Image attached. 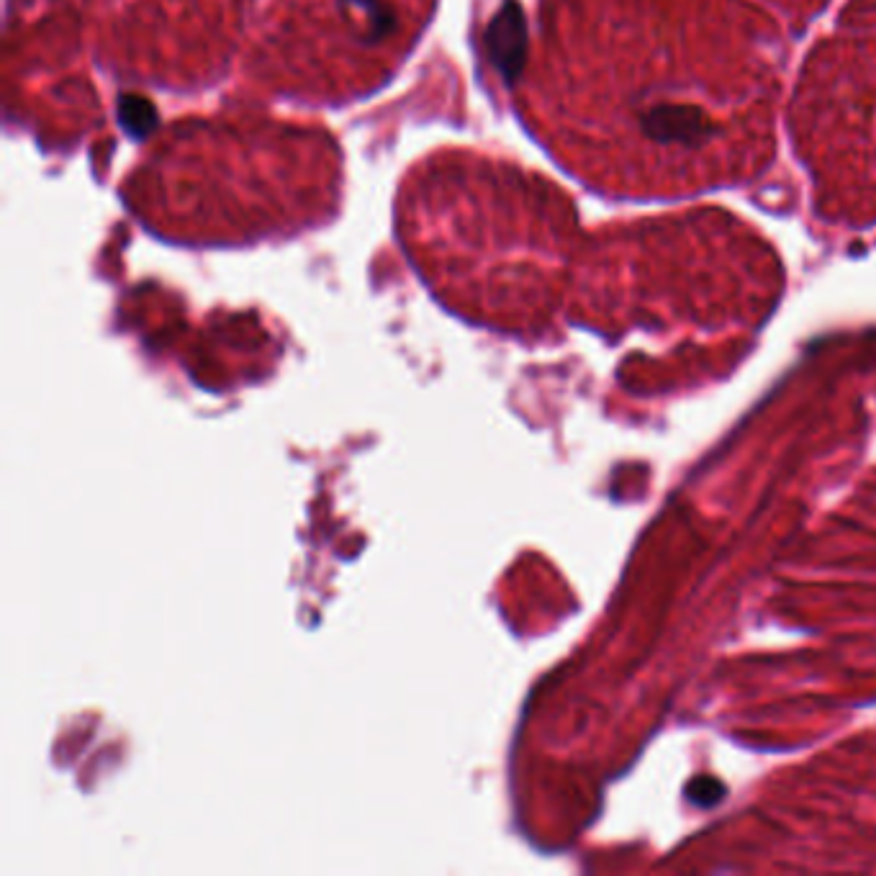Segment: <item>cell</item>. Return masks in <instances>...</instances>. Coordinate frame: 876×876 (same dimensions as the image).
Here are the masks:
<instances>
[{
	"mask_svg": "<svg viewBox=\"0 0 876 876\" xmlns=\"http://www.w3.org/2000/svg\"><path fill=\"white\" fill-rule=\"evenodd\" d=\"M640 127L648 140L655 144H686V147H697L718 134L702 108L678 104H659L648 108L640 114Z\"/></svg>",
	"mask_w": 876,
	"mask_h": 876,
	"instance_id": "obj_1",
	"label": "cell"
},
{
	"mask_svg": "<svg viewBox=\"0 0 876 876\" xmlns=\"http://www.w3.org/2000/svg\"><path fill=\"white\" fill-rule=\"evenodd\" d=\"M492 49L501 72H507V75L512 78L517 68L522 64L524 55V24L517 5H507V9L499 13V19H496L492 32Z\"/></svg>",
	"mask_w": 876,
	"mask_h": 876,
	"instance_id": "obj_2",
	"label": "cell"
},
{
	"mask_svg": "<svg viewBox=\"0 0 876 876\" xmlns=\"http://www.w3.org/2000/svg\"><path fill=\"white\" fill-rule=\"evenodd\" d=\"M686 797L695 802L697 807H714L725 797V786H722V781L712 777H697L686 786Z\"/></svg>",
	"mask_w": 876,
	"mask_h": 876,
	"instance_id": "obj_3",
	"label": "cell"
}]
</instances>
